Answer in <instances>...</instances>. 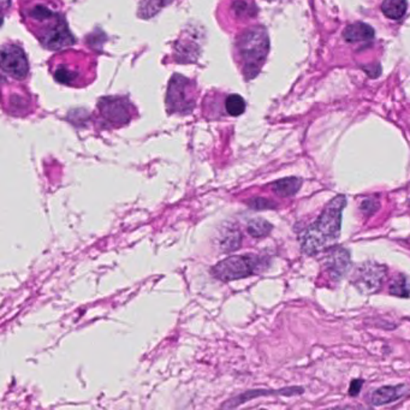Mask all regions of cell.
<instances>
[{"mask_svg": "<svg viewBox=\"0 0 410 410\" xmlns=\"http://www.w3.org/2000/svg\"><path fill=\"white\" fill-rule=\"evenodd\" d=\"M242 243V235L240 234V231L236 229H228L222 235V240H220V248L224 251H236L241 246Z\"/></svg>", "mask_w": 410, "mask_h": 410, "instance_id": "16", "label": "cell"}, {"mask_svg": "<svg viewBox=\"0 0 410 410\" xmlns=\"http://www.w3.org/2000/svg\"><path fill=\"white\" fill-rule=\"evenodd\" d=\"M225 110L230 116L237 117V116L242 115L246 110V103H244L242 97H240V95H230L225 100Z\"/></svg>", "mask_w": 410, "mask_h": 410, "instance_id": "18", "label": "cell"}, {"mask_svg": "<svg viewBox=\"0 0 410 410\" xmlns=\"http://www.w3.org/2000/svg\"><path fill=\"white\" fill-rule=\"evenodd\" d=\"M386 268L383 265L375 263H362L357 268L354 277V284L362 294L369 295L377 292L382 287L383 282L385 278Z\"/></svg>", "mask_w": 410, "mask_h": 410, "instance_id": "6", "label": "cell"}, {"mask_svg": "<svg viewBox=\"0 0 410 410\" xmlns=\"http://www.w3.org/2000/svg\"><path fill=\"white\" fill-rule=\"evenodd\" d=\"M261 266V260L255 255L229 256L218 263L212 272L219 280L231 282L254 275L255 272L260 271Z\"/></svg>", "mask_w": 410, "mask_h": 410, "instance_id": "4", "label": "cell"}, {"mask_svg": "<svg viewBox=\"0 0 410 410\" xmlns=\"http://www.w3.org/2000/svg\"><path fill=\"white\" fill-rule=\"evenodd\" d=\"M127 100L124 99H105L100 103V111L104 118L112 124L128 123L130 115L128 113Z\"/></svg>", "mask_w": 410, "mask_h": 410, "instance_id": "9", "label": "cell"}, {"mask_svg": "<svg viewBox=\"0 0 410 410\" xmlns=\"http://www.w3.org/2000/svg\"><path fill=\"white\" fill-rule=\"evenodd\" d=\"M324 266L328 275L335 280L344 277L350 267V255L344 248L331 247L325 254Z\"/></svg>", "mask_w": 410, "mask_h": 410, "instance_id": "8", "label": "cell"}, {"mask_svg": "<svg viewBox=\"0 0 410 410\" xmlns=\"http://www.w3.org/2000/svg\"><path fill=\"white\" fill-rule=\"evenodd\" d=\"M347 206L344 195H338L325 207L323 213L299 236L301 249L308 255L328 251L341 235L342 216Z\"/></svg>", "mask_w": 410, "mask_h": 410, "instance_id": "1", "label": "cell"}, {"mask_svg": "<svg viewBox=\"0 0 410 410\" xmlns=\"http://www.w3.org/2000/svg\"><path fill=\"white\" fill-rule=\"evenodd\" d=\"M22 13L33 29L32 32H39L37 37L47 49H61L74 44L64 18L52 3H32Z\"/></svg>", "mask_w": 410, "mask_h": 410, "instance_id": "2", "label": "cell"}, {"mask_svg": "<svg viewBox=\"0 0 410 410\" xmlns=\"http://www.w3.org/2000/svg\"><path fill=\"white\" fill-rule=\"evenodd\" d=\"M374 37L373 29L365 23H355L345 29V40L349 42H369Z\"/></svg>", "mask_w": 410, "mask_h": 410, "instance_id": "12", "label": "cell"}, {"mask_svg": "<svg viewBox=\"0 0 410 410\" xmlns=\"http://www.w3.org/2000/svg\"><path fill=\"white\" fill-rule=\"evenodd\" d=\"M192 93H193L192 82L187 78L176 75L168 86V110L183 113L190 111L195 105V98Z\"/></svg>", "mask_w": 410, "mask_h": 410, "instance_id": "5", "label": "cell"}, {"mask_svg": "<svg viewBox=\"0 0 410 410\" xmlns=\"http://www.w3.org/2000/svg\"><path fill=\"white\" fill-rule=\"evenodd\" d=\"M247 205L254 211H267V209H275L277 207L275 201H271L265 197H253L247 202Z\"/></svg>", "mask_w": 410, "mask_h": 410, "instance_id": "20", "label": "cell"}, {"mask_svg": "<svg viewBox=\"0 0 410 410\" xmlns=\"http://www.w3.org/2000/svg\"><path fill=\"white\" fill-rule=\"evenodd\" d=\"M379 209H380V204L375 199H366L362 201L361 207H360L366 216H373Z\"/></svg>", "mask_w": 410, "mask_h": 410, "instance_id": "21", "label": "cell"}, {"mask_svg": "<svg viewBox=\"0 0 410 410\" xmlns=\"http://www.w3.org/2000/svg\"><path fill=\"white\" fill-rule=\"evenodd\" d=\"M236 52L238 61H241L244 75L247 77H254L265 62L268 52L266 30L256 27L244 32L237 39Z\"/></svg>", "mask_w": 410, "mask_h": 410, "instance_id": "3", "label": "cell"}, {"mask_svg": "<svg viewBox=\"0 0 410 410\" xmlns=\"http://www.w3.org/2000/svg\"><path fill=\"white\" fill-rule=\"evenodd\" d=\"M406 0H384L382 4L383 13L391 20H401L406 13Z\"/></svg>", "mask_w": 410, "mask_h": 410, "instance_id": "14", "label": "cell"}, {"mask_svg": "<svg viewBox=\"0 0 410 410\" xmlns=\"http://www.w3.org/2000/svg\"><path fill=\"white\" fill-rule=\"evenodd\" d=\"M231 8L234 16L241 21L251 20L256 15V8L251 0H232Z\"/></svg>", "mask_w": 410, "mask_h": 410, "instance_id": "15", "label": "cell"}, {"mask_svg": "<svg viewBox=\"0 0 410 410\" xmlns=\"http://www.w3.org/2000/svg\"><path fill=\"white\" fill-rule=\"evenodd\" d=\"M1 68L5 73L16 78L23 80L28 75V62L21 47L16 45H5L1 51Z\"/></svg>", "mask_w": 410, "mask_h": 410, "instance_id": "7", "label": "cell"}, {"mask_svg": "<svg viewBox=\"0 0 410 410\" xmlns=\"http://www.w3.org/2000/svg\"><path fill=\"white\" fill-rule=\"evenodd\" d=\"M390 294L398 297H409L410 296V283L409 280L404 275H399L395 280L391 287H390Z\"/></svg>", "mask_w": 410, "mask_h": 410, "instance_id": "19", "label": "cell"}, {"mask_svg": "<svg viewBox=\"0 0 410 410\" xmlns=\"http://www.w3.org/2000/svg\"><path fill=\"white\" fill-rule=\"evenodd\" d=\"M302 185V180L297 177H287L275 182L273 185V192L280 197H294Z\"/></svg>", "mask_w": 410, "mask_h": 410, "instance_id": "13", "label": "cell"}, {"mask_svg": "<svg viewBox=\"0 0 410 410\" xmlns=\"http://www.w3.org/2000/svg\"><path fill=\"white\" fill-rule=\"evenodd\" d=\"M272 228H273L272 224H270L265 219L256 218V219H253V220L248 223L247 230H248V234L251 235V237L261 238L266 237L267 235L271 232Z\"/></svg>", "mask_w": 410, "mask_h": 410, "instance_id": "17", "label": "cell"}, {"mask_svg": "<svg viewBox=\"0 0 410 410\" xmlns=\"http://www.w3.org/2000/svg\"><path fill=\"white\" fill-rule=\"evenodd\" d=\"M304 390L299 386H294V387H285V389L277 390V391H266V390H253V391H248L246 394L240 395L237 397L230 399L229 403L224 406V408H229V406H237L242 403L248 402L253 398L261 397V396H270V395H280V396H296V395L304 394Z\"/></svg>", "mask_w": 410, "mask_h": 410, "instance_id": "11", "label": "cell"}, {"mask_svg": "<svg viewBox=\"0 0 410 410\" xmlns=\"http://www.w3.org/2000/svg\"><path fill=\"white\" fill-rule=\"evenodd\" d=\"M409 392V386L406 384L396 386H383L380 389L375 390L371 396L372 406H386L390 403L396 402L398 399L404 397Z\"/></svg>", "mask_w": 410, "mask_h": 410, "instance_id": "10", "label": "cell"}, {"mask_svg": "<svg viewBox=\"0 0 410 410\" xmlns=\"http://www.w3.org/2000/svg\"><path fill=\"white\" fill-rule=\"evenodd\" d=\"M362 385H364V380H360V379H356L354 380L349 386V395L350 396H357L359 392L361 391Z\"/></svg>", "mask_w": 410, "mask_h": 410, "instance_id": "22", "label": "cell"}]
</instances>
